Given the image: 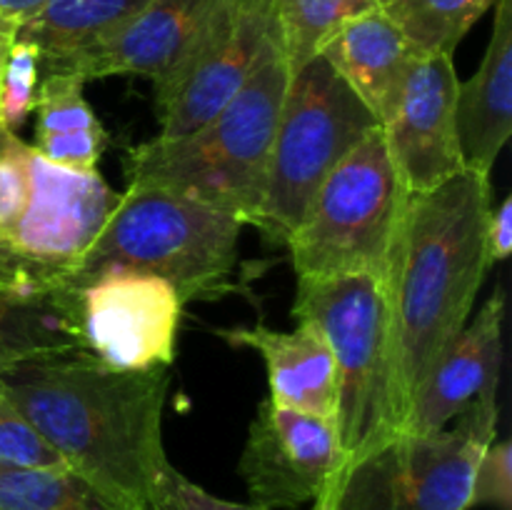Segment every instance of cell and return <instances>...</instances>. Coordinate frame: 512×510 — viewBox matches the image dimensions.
Here are the masks:
<instances>
[{"label":"cell","mask_w":512,"mask_h":510,"mask_svg":"<svg viewBox=\"0 0 512 510\" xmlns=\"http://www.w3.org/2000/svg\"><path fill=\"white\" fill-rule=\"evenodd\" d=\"M213 0H150L108 38L73 55L40 60V73H60L90 83L110 75H140L155 83L188 45Z\"/></svg>","instance_id":"14"},{"label":"cell","mask_w":512,"mask_h":510,"mask_svg":"<svg viewBox=\"0 0 512 510\" xmlns=\"http://www.w3.org/2000/svg\"><path fill=\"white\" fill-rule=\"evenodd\" d=\"M70 468L38 428L0 393V470Z\"/></svg>","instance_id":"25"},{"label":"cell","mask_w":512,"mask_h":510,"mask_svg":"<svg viewBox=\"0 0 512 510\" xmlns=\"http://www.w3.org/2000/svg\"><path fill=\"white\" fill-rule=\"evenodd\" d=\"M498 0H378L415 50L425 55H453L468 30L495 8Z\"/></svg>","instance_id":"23"},{"label":"cell","mask_w":512,"mask_h":510,"mask_svg":"<svg viewBox=\"0 0 512 510\" xmlns=\"http://www.w3.org/2000/svg\"><path fill=\"white\" fill-rule=\"evenodd\" d=\"M485 245H488L490 263H500L512 250V198L503 200L498 208L490 210L488 225H485Z\"/></svg>","instance_id":"29"},{"label":"cell","mask_w":512,"mask_h":510,"mask_svg":"<svg viewBox=\"0 0 512 510\" xmlns=\"http://www.w3.org/2000/svg\"><path fill=\"white\" fill-rule=\"evenodd\" d=\"M343 463L335 423L265 398L250 423L238 473L250 503L290 510L315 503Z\"/></svg>","instance_id":"12"},{"label":"cell","mask_w":512,"mask_h":510,"mask_svg":"<svg viewBox=\"0 0 512 510\" xmlns=\"http://www.w3.org/2000/svg\"><path fill=\"white\" fill-rule=\"evenodd\" d=\"M293 318L323 335L338 368V438L345 460L398 430L383 280L370 273L298 278Z\"/></svg>","instance_id":"8"},{"label":"cell","mask_w":512,"mask_h":510,"mask_svg":"<svg viewBox=\"0 0 512 510\" xmlns=\"http://www.w3.org/2000/svg\"><path fill=\"white\" fill-rule=\"evenodd\" d=\"M375 128V115L323 55L290 75L253 220L268 243H288L325 178Z\"/></svg>","instance_id":"7"},{"label":"cell","mask_w":512,"mask_h":510,"mask_svg":"<svg viewBox=\"0 0 512 510\" xmlns=\"http://www.w3.org/2000/svg\"><path fill=\"white\" fill-rule=\"evenodd\" d=\"M0 510H145L75 473L0 470Z\"/></svg>","instance_id":"22"},{"label":"cell","mask_w":512,"mask_h":510,"mask_svg":"<svg viewBox=\"0 0 512 510\" xmlns=\"http://www.w3.org/2000/svg\"><path fill=\"white\" fill-rule=\"evenodd\" d=\"M145 510H265L253 503H233L208 493L198 483L185 478L173 463L165 465L150 488Z\"/></svg>","instance_id":"27"},{"label":"cell","mask_w":512,"mask_h":510,"mask_svg":"<svg viewBox=\"0 0 512 510\" xmlns=\"http://www.w3.org/2000/svg\"><path fill=\"white\" fill-rule=\"evenodd\" d=\"M40 83V50L28 40L15 38L0 75V115L10 130L18 133L20 125L35 110V95Z\"/></svg>","instance_id":"26"},{"label":"cell","mask_w":512,"mask_h":510,"mask_svg":"<svg viewBox=\"0 0 512 510\" xmlns=\"http://www.w3.org/2000/svg\"><path fill=\"white\" fill-rule=\"evenodd\" d=\"M373 8H378V0H275V20L290 75L318 58L345 23Z\"/></svg>","instance_id":"24"},{"label":"cell","mask_w":512,"mask_h":510,"mask_svg":"<svg viewBox=\"0 0 512 510\" xmlns=\"http://www.w3.org/2000/svg\"><path fill=\"white\" fill-rule=\"evenodd\" d=\"M478 505L512 510V443L508 438L493 440L480 453L470 490V508Z\"/></svg>","instance_id":"28"},{"label":"cell","mask_w":512,"mask_h":510,"mask_svg":"<svg viewBox=\"0 0 512 510\" xmlns=\"http://www.w3.org/2000/svg\"><path fill=\"white\" fill-rule=\"evenodd\" d=\"M290 83L280 30L248 83L200 128L128 148V188H155L228 213L253 225L263 203L270 148Z\"/></svg>","instance_id":"3"},{"label":"cell","mask_w":512,"mask_h":510,"mask_svg":"<svg viewBox=\"0 0 512 510\" xmlns=\"http://www.w3.org/2000/svg\"><path fill=\"white\" fill-rule=\"evenodd\" d=\"M35 95V148L58 168L90 173L98 170L108 133L85 100V83L73 75L40 73Z\"/></svg>","instance_id":"19"},{"label":"cell","mask_w":512,"mask_h":510,"mask_svg":"<svg viewBox=\"0 0 512 510\" xmlns=\"http://www.w3.org/2000/svg\"><path fill=\"white\" fill-rule=\"evenodd\" d=\"M313 510H315V508H313Z\"/></svg>","instance_id":"31"},{"label":"cell","mask_w":512,"mask_h":510,"mask_svg":"<svg viewBox=\"0 0 512 510\" xmlns=\"http://www.w3.org/2000/svg\"><path fill=\"white\" fill-rule=\"evenodd\" d=\"M408 190L383 128L325 178L285 248L298 278L370 273L383 280L403 223Z\"/></svg>","instance_id":"9"},{"label":"cell","mask_w":512,"mask_h":510,"mask_svg":"<svg viewBox=\"0 0 512 510\" xmlns=\"http://www.w3.org/2000/svg\"><path fill=\"white\" fill-rule=\"evenodd\" d=\"M275 35V0H213L180 58L153 83L160 138L208 123L248 83Z\"/></svg>","instance_id":"10"},{"label":"cell","mask_w":512,"mask_h":510,"mask_svg":"<svg viewBox=\"0 0 512 510\" xmlns=\"http://www.w3.org/2000/svg\"><path fill=\"white\" fill-rule=\"evenodd\" d=\"M168 368L120 370L90 353L18 363L0 393L43 433L75 473L145 508L160 470Z\"/></svg>","instance_id":"2"},{"label":"cell","mask_w":512,"mask_h":510,"mask_svg":"<svg viewBox=\"0 0 512 510\" xmlns=\"http://www.w3.org/2000/svg\"><path fill=\"white\" fill-rule=\"evenodd\" d=\"M13 40L15 30L0 25V75ZM118 198L98 170L48 163L0 115V285L23 295L70 293Z\"/></svg>","instance_id":"4"},{"label":"cell","mask_w":512,"mask_h":510,"mask_svg":"<svg viewBox=\"0 0 512 510\" xmlns=\"http://www.w3.org/2000/svg\"><path fill=\"white\" fill-rule=\"evenodd\" d=\"M150 0H48L20 28L15 38L40 50V60L73 55L108 38L140 13Z\"/></svg>","instance_id":"21"},{"label":"cell","mask_w":512,"mask_h":510,"mask_svg":"<svg viewBox=\"0 0 512 510\" xmlns=\"http://www.w3.org/2000/svg\"><path fill=\"white\" fill-rule=\"evenodd\" d=\"M240 230L238 218L183 195L125 188L68 290L105 270H135L173 283L183 303L215 300L233 290Z\"/></svg>","instance_id":"5"},{"label":"cell","mask_w":512,"mask_h":510,"mask_svg":"<svg viewBox=\"0 0 512 510\" xmlns=\"http://www.w3.org/2000/svg\"><path fill=\"white\" fill-rule=\"evenodd\" d=\"M490 210V175L470 168L428 193L408 195L383 278L398 430H405L430 370L473 315L493 268L485 245Z\"/></svg>","instance_id":"1"},{"label":"cell","mask_w":512,"mask_h":510,"mask_svg":"<svg viewBox=\"0 0 512 510\" xmlns=\"http://www.w3.org/2000/svg\"><path fill=\"white\" fill-rule=\"evenodd\" d=\"M503 320L505 293L495 288L488 303L465 323L458 338L450 343L443 358L430 370L415 403L410 408L405 430L430 433L445 428L483 393L498 390L503 368Z\"/></svg>","instance_id":"15"},{"label":"cell","mask_w":512,"mask_h":510,"mask_svg":"<svg viewBox=\"0 0 512 510\" xmlns=\"http://www.w3.org/2000/svg\"><path fill=\"white\" fill-rule=\"evenodd\" d=\"M215 335L263 358L273 403L330 423L338 420V368L318 330L305 323L293 330H273L260 323L253 328H220Z\"/></svg>","instance_id":"16"},{"label":"cell","mask_w":512,"mask_h":510,"mask_svg":"<svg viewBox=\"0 0 512 510\" xmlns=\"http://www.w3.org/2000/svg\"><path fill=\"white\" fill-rule=\"evenodd\" d=\"M70 353H85L73 295H23L0 285V373Z\"/></svg>","instance_id":"20"},{"label":"cell","mask_w":512,"mask_h":510,"mask_svg":"<svg viewBox=\"0 0 512 510\" xmlns=\"http://www.w3.org/2000/svg\"><path fill=\"white\" fill-rule=\"evenodd\" d=\"M453 55H425L410 68L393 118L383 125L390 158L408 193H428L465 170L458 135Z\"/></svg>","instance_id":"13"},{"label":"cell","mask_w":512,"mask_h":510,"mask_svg":"<svg viewBox=\"0 0 512 510\" xmlns=\"http://www.w3.org/2000/svg\"><path fill=\"white\" fill-rule=\"evenodd\" d=\"M493 35L480 68L458 85V135L465 168L488 173L512 135V0L495 3Z\"/></svg>","instance_id":"18"},{"label":"cell","mask_w":512,"mask_h":510,"mask_svg":"<svg viewBox=\"0 0 512 510\" xmlns=\"http://www.w3.org/2000/svg\"><path fill=\"white\" fill-rule=\"evenodd\" d=\"M453 430H395L345 460L315 510H468L480 453L498 435V390L458 415Z\"/></svg>","instance_id":"6"},{"label":"cell","mask_w":512,"mask_h":510,"mask_svg":"<svg viewBox=\"0 0 512 510\" xmlns=\"http://www.w3.org/2000/svg\"><path fill=\"white\" fill-rule=\"evenodd\" d=\"M83 350L120 370L170 368L178 350L183 298L165 278L105 270L75 293Z\"/></svg>","instance_id":"11"},{"label":"cell","mask_w":512,"mask_h":510,"mask_svg":"<svg viewBox=\"0 0 512 510\" xmlns=\"http://www.w3.org/2000/svg\"><path fill=\"white\" fill-rule=\"evenodd\" d=\"M43 3L48 0H0V25L18 30L20 23H25Z\"/></svg>","instance_id":"30"},{"label":"cell","mask_w":512,"mask_h":510,"mask_svg":"<svg viewBox=\"0 0 512 510\" xmlns=\"http://www.w3.org/2000/svg\"><path fill=\"white\" fill-rule=\"evenodd\" d=\"M320 55L363 100L380 128L393 118L410 68L418 60L398 25L380 8L345 23Z\"/></svg>","instance_id":"17"}]
</instances>
